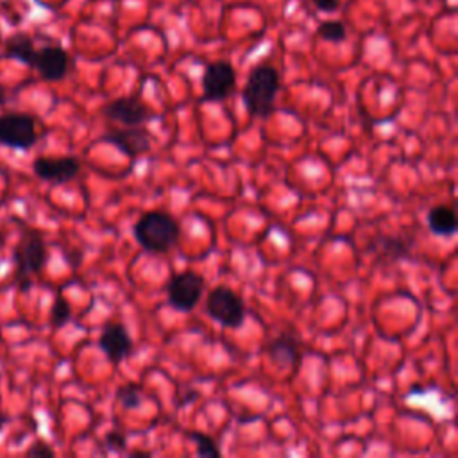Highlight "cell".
Segmentation results:
<instances>
[{
	"instance_id": "cell-1",
	"label": "cell",
	"mask_w": 458,
	"mask_h": 458,
	"mask_svg": "<svg viewBox=\"0 0 458 458\" xmlns=\"http://www.w3.org/2000/svg\"><path fill=\"white\" fill-rule=\"evenodd\" d=\"M136 244L149 254H165L180 242V222L167 212H145L133 226Z\"/></svg>"
},
{
	"instance_id": "cell-2",
	"label": "cell",
	"mask_w": 458,
	"mask_h": 458,
	"mask_svg": "<svg viewBox=\"0 0 458 458\" xmlns=\"http://www.w3.org/2000/svg\"><path fill=\"white\" fill-rule=\"evenodd\" d=\"M279 74L270 65H258L251 70L242 92V100L251 117L267 118L274 111L279 92Z\"/></svg>"
},
{
	"instance_id": "cell-3",
	"label": "cell",
	"mask_w": 458,
	"mask_h": 458,
	"mask_svg": "<svg viewBox=\"0 0 458 458\" xmlns=\"http://www.w3.org/2000/svg\"><path fill=\"white\" fill-rule=\"evenodd\" d=\"M206 314L226 330H238L245 323V307L240 295L229 286H215L205 302Z\"/></svg>"
},
{
	"instance_id": "cell-4",
	"label": "cell",
	"mask_w": 458,
	"mask_h": 458,
	"mask_svg": "<svg viewBox=\"0 0 458 458\" xmlns=\"http://www.w3.org/2000/svg\"><path fill=\"white\" fill-rule=\"evenodd\" d=\"M205 288L206 279L194 270L171 276V279L165 285L169 307L181 314L194 312L203 299Z\"/></svg>"
},
{
	"instance_id": "cell-5",
	"label": "cell",
	"mask_w": 458,
	"mask_h": 458,
	"mask_svg": "<svg viewBox=\"0 0 458 458\" xmlns=\"http://www.w3.org/2000/svg\"><path fill=\"white\" fill-rule=\"evenodd\" d=\"M49 251L47 244L40 231L36 229H26L17 249H15V265H17V276L24 283V290L29 286V276L38 274L47 265Z\"/></svg>"
},
{
	"instance_id": "cell-6",
	"label": "cell",
	"mask_w": 458,
	"mask_h": 458,
	"mask_svg": "<svg viewBox=\"0 0 458 458\" xmlns=\"http://www.w3.org/2000/svg\"><path fill=\"white\" fill-rule=\"evenodd\" d=\"M38 140L36 118L20 111H8L0 115V143L19 149L29 150Z\"/></svg>"
},
{
	"instance_id": "cell-7",
	"label": "cell",
	"mask_w": 458,
	"mask_h": 458,
	"mask_svg": "<svg viewBox=\"0 0 458 458\" xmlns=\"http://www.w3.org/2000/svg\"><path fill=\"white\" fill-rule=\"evenodd\" d=\"M237 88V70L229 61L210 63L203 76V100L222 102Z\"/></svg>"
},
{
	"instance_id": "cell-8",
	"label": "cell",
	"mask_w": 458,
	"mask_h": 458,
	"mask_svg": "<svg viewBox=\"0 0 458 458\" xmlns=\"http://www.w3.org/2000/svg\"><path fill=\"white\" fill-rule=\"evenodd\" d=\"M100 141L111 143L127 158H138L147 155L152 147L150 133L143 125H124L118 129H109L100 136Z\"/></svg>"
},
{
	"instance_id": "cell-9",
	"label": "cell",
	"mask_w": 458,
	"mask_h": 458,
	"mask_svg": "<svg viewBox=\"0 0 458 458\" xmlns=\"http://www.w3.org/2000/svg\"><path fill=\"white\" fill-rule=\"evenodd\" d=\"M100 113L122 125H143L149 120H155L157 113L152 111L145 102H141L138 97H118L109 100Z\"/></svg>"
},
{
	"instance_id": "cell-10",
	"label": "cell",
	"mask_w": 458,
	"mask_h": 458,
	"mask_svg": "<svg viewBox=\"0 0 458 458\" xmlns=\"http://www.w3.org/2000/svg\"><path fill=\"white\" fill-rule=\"evenodd\" d=\"M33 68L38 70V74L49 81V83H58L65 79L68 74L70 67V58L68 52L60 47V45H47L42 49H36L35 60H33Z\"/></svg>"
},
{
	"instance_id": "cell-11",
	"label": "cell",
	"mask_w": 458,
	"mask_h": 458,
	"mask_svg": "<svg viewBox=\"0 0 458 458\" xmlns=\"http://www.w3.org/2000/svg\"><path fill=\"white\" fill-rule=\"evenodd\" d=\"M99 348L113 366H118L131 355L133 339L122 323H109L99 337Z\"/></svg>"
},
{
	"instance_id": "cell-12",
	"label": "cell",
	"mask_w": 458,
	"mask_h": 458,
	"mask_svg": "<svg viewBox=\"0 0 458 458\" xmlns=\"http://www.w3.org/2000/svg\"><path fill=\"white\" fill-rule=\"evenodd\" d=\"M33 171L35 174L52 185H63L72 181L79 171H81V164L79 160L67 157V158H58V160H51V158H36L33 164Z\"/></svg>"
},
{
	"instance_id": "cell-13",
	"label": "cell",
	"mask_w": 458,
	"mask_h": 458,
	"mask_svg": "<svg viewBox=\"0 0 458 458\" xmlns=\"http://www.w3.org/2000/svg\"><path fill=\"white\" fill-rule=\"evenodd\" d=\"M269 358L277 369H295L301 362V346L292 333H281L269 342Z\"/></svg>"
},
{
	"instance_id": "cell-14",
	"label": "cell",
	"mask_w": 458,
	"mask_h": 458,
	"mask_svg": "<svg viewBox=\"0 0 458 458\" xmlns=\"http://www.w3.org/2000/svg\"><path fill=\"white\" fill-rule=\"evenodd\" d=\"M428 228L433 235L437 237H453L456 233V228H458V222H456V213H454V208L447 206V205H438V206H433L430 212H428Z\"/></svg>"
},
{
	"instance_id": "cell-15",
	"label": "cell",
	"mask_w": 458,
	"mask_h": 458,
	"mask_svg": "<svg viewBox=\"0 0 458 458\" xmlns=\"http://www.w3.org/2000/svg\"><path fill=\"white\" fill-rule=\"evenodd\" d=\"M35 54H36V47H35V42L31 36L24 35V33H19V35H13L8 42H6V56L12 58V60H17L28 67L33 65V60H35Z\"/></svg>"
},
{
	"instance_id": "cell-16",
	"label": "cell",
	"mask_w": 458,
	"mask_h": 458,
	"mask_svg": "<svg viewBox=\"0 0 458 458\" xmlns=\"http://www.w3.org/2000/svg\"><path fill=\"white\" fill-rule=\"evenodd\" d=\"M187 437L196 444V453L201 458H219L222 454L217 440L203 431H189Z\"/></svg>"
},
{
	"instance_id": "cell-17",
	"label": "cell",
	"mask_w": 458,
	"mask_h": 458,
	"mask_svg": "<svg viewBox=\"0 0 458 458\" xmlns=\"http://www.w3.org/2000/svg\"><path fill=\"white\" fill-rule=\"evenodd\" d=\"M117 401L124 410H138L143 403L141 389L136 385H124L117 390Z\"/></svg>"
},
{
	"instance_id": "cell-18",
	"label": "cell",
	"mask_w": 458,
	"mask_h": 458,
	"mask_svg": "<svg viewBox=\"0 0 458 458\" xmlns=\"http://www.w3.org/2000/svg\"><path fill=\"white\" fill-rule=\"evenodd\" d=\"M317 36L330 44H342L348 38V31L342 22L332 20V22H323L317 28Z\"/></svg>"
},
{
	"instance_id": "cell-19",
	"label": "cell",
	"mask_w": 458,
	"mask_h": 458,
	"mask_svg": "<svg viewBox=\"0 0 458 458\" xmlns=\"http://www.w3.org/2000/svg\"><path fill=\"white\" fill-rule=\"evenodd\" d=\"M70 317H72V309L68 301H65L63 297H56L51 309V326L54 330H60L70 321Z\"/></svg>"
},
{
	"instance_id": "cell-20",
	"label": "cell",
	"mask_w": 458,
	"mask_h": 458,
	"mask_svg": "<svg viewBox=\"0 0 458 458\" xmlns=\"http://www.w3.org/2000/svg\"><path fill=\"white\" fill-rule=\"evenodd\" d=\"M385 249H389V254L392 256V258H401V256H405V254H408V251H410V244H406V242H403L401 238H394V240H387L385 242Z\"/></svg>"
},
{
	"instance_id": "cell-21",
	"label": "cell",
	"mask_w": 458,
	"mask_h": 458,
	"mask_svg": "<svg viewBox=\"0 0 458 458\" xmlns=\"http://www.w3.org/2000/svg\"><path fill=\"white\" fill-rule=\"evenodd\" d=\"M28 456H33V458H52L54 456V449L44 442V440H38L35 442L28 451H26Z\"/></svg>"
},
{
	"instance_id": "cell-22",
	"label": "cell",
	"mask_w": 458,
	"mask_h": 458,
	"mask_svg": "<svg viewBox=\"0 0 458 458\" xmlns=\"http://www.w3.org/2000/svg\"><path fill=\"white\" fill-rule=\"evenodd\" d=\"M125 435L120 433V431H109L106 435V446L111 449V451H124L125 449Z\"/></svg>"
},
{
	"instance_id": "cell-23",
	"label": "cell",
	"mask_w": 458,
	"mask_h": 458,
	"mask_svg": "<svg viewBox=\"0 0 458 458\" xmlns=\"http://www.w3.org/2000/svg\"><path fill=\"white\" fill-rule=\"evenodd\" d=\"M314 4L323 13H335L341 8L342 0H314Z\"/></svg>"
},
{
	"instance_id": "cell-24",
	"label": "cell",
	"mask_w": 458,
	"mask_h": 458,
	"mask_svg": "<svg viewBox=\"0 0 458 458\" xmlns=\"http://www.w3.org/2000/svg\"><path fill=\"white\" fill-rule=\"evenodd\" d=\"M8 422V417L4 415V412L3 410H0V430H3L4 428V424Z\"/></svg>"
},
{
	"instance_id": "cell-25",
	"label": "cell",
	"mask_w": 458,
	"mask_h": 458,
	"mask_svg": "<svg viewBox=\"0 0 458 458\" xmlns=\"http://www.w3.org/2000/svg\"><path fill=\"white\" fill-rule=\"evenodd\" d=\"M6 95H8V93H6V88H4L3 84H0V104H3V102L6 100Z\"/></svg>"
}]
</instances>
